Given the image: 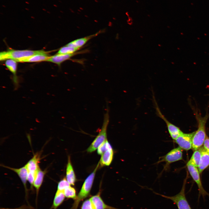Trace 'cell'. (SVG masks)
Here are the masks:
<instances>
[{
    "mask_svg": "<svg viewBox=\"0 0 209 209\" xmlns=\"http://www.w3.org/2000/svg\"><path fill=\"white\" fill-rule=\"evenodd\" d=\"M200 149L201 155L198 168L200 173L201 174L209 166V154L203 146L201 147Z\"/></svg>",
    "mask_w": 209,
    "mask_h": 209,
    "instance_id": "obj_14",
    "label": "cell"
},
{
    "mask_svg": "<svg viewBox=\"0 0 209 209\" xmlns=\"http://www.w3.org/2000/svg\"><path fill=\"white\" fill-rule=\"evenodd\" d=\"M108 107L104 114L102 125L101 129L91 145L87 149L89 152H92L96 150L99 146L107 139V129L109 122V111Z\"/></svg>",
    "mask_w": 209,
    "mask_h": 209,
    "instance_id": "obj_4",
    "label": "cell"
},
{
    "mask_svg": "<svg viewBox=\"0 0 209 209\" xmlns=\"http://www.w3.org/2000/svg\"><path fill=\"white\" fill-rule=\"evenodd\" d=\"M80 49V48L66 45L61 48L59 50L57 54H72L78 51Z\"/></svg>",
    "mask_w": 209,
    "mask_h": 209,
    "instance_id": "obj_23",
    "label": "cell"
},
{
    "mask_svg": "<svg viewBox=\"0 0 209 209\" xmlns=\"http://www.w3.org/2000/svg\"><path fill=\"white\" fill-rule=\"evenodd\" d=\"M47 12L49 14L50 13V12L49 11H47Z\"/></svg>",
    "mask_w": 209,
    "mask_h": 209,
    "instance_id": "obj_35",
    "label": "cell"
},
{
    "mask_svg": "<svg viewBox=\"0 0 209 209\" xmlns=\"http://www.w3.org/2000/svg\"><path fill=\"white\" fill-rule=\"evenodd\" d=\"M51 52L46 51L42 50L32 51L10 49L7 51H3L0 53V60L3 61L10 59L16 61L18 60L26 58L36 54H48Z\"/></svg>",
    "mask_w": 209,
    "mask_h": 209,
    "instance_id": "obj_2",
    "label": "cell"
},
{
    "mask_svg": "<svg viewBox=\"0 0 209 209\" xmlns=\"http://www.w3.org/2000/svg\"><path fill=\"white\" fill-rule=\"evenodd\" d=\"M203 147L209 154V137L207 135L203 144Z\"/></svg>",
    "mask_w": 209,
    "mask_h": 209,
    "instance_id": "obj_29",
    "label": "cell"
},
{
    "mask_svg": "<svg viewBox=\"0 0 209 209\" xmlns=\"http://www.w3.org/2000/svg\"><path fill=\"white\" fill-rule=\"evenodd\" d=\"M45 174V172L42 170L39 167L36 171L33 186L36 190L37 195L43 182Z\"/></svg>",
    "mask_w": 209,
    "mask_h": 209,
    "instance_id": "obj_16",
    "label": "cell"
},
{
    "mask_svg": "<svg viewBox=\"0 0 209 209\" xmlns=\"http://www.w3.org/2000/svg\"><path fill=\"white\" fill-rule=\"evenodd\" d=\"M201 155V151L199 148L194 151L191 158L188 161L198 168L199 163Z\"/></svg>",
    "mask_w": 209,
    "mask_h": 209,
    "instance_id": "obj_22",
    "label": "cell"
},
{
    "mask_svg": "<svg viewBox=\"0 0 209 209\" xmlns=\"http://www.w3.org/2000/svg\"><path fill=\"white\" fill-rule=\"evenodd\" d=\"M48 54H36L28 57L17 60L19 62H36L43 61H46L50 57Z\"/></svg>",
    "mask_w": 209,
    "mask_h": 209,
    "instance_id": "obj_18",
    "label": "cell"
},
{
    "mask_svg": "<svg viewBox=\"0 0 209 209\" xmlns=\"http://www.w3.org/2000/svg\"><path fill=\"white\" fill-rule=\"evenodd\" d=\"M25 2L27 4H29V3L28 1H26Z\"/></svg>",
    "mask_w": 209,
    "mask_h": 209,
    "instance_id": "obj_30",
    "label": "cell"
},
{
    "mask_svg": "<svg viewBox=\"0 0 209 209\" xmlns=\"http://www.w3.org/2000/svg\"><path fill=\"white\" fill-rule=\"evenodd\" d=\"M66 178H64L58 183L57 190L63 191L67 187L70 186Z\"/></svg>",
    "mask_w": 209,
    "mask_h": 209,
    "instance_id": "obj_26",
    "label": "cell"
},
{
    "mask_svg": "<svg viewBox=\"0 0 209 209\" xmlns=\"http://www.w3.org/2000/svg\"><path fill=\"white\" fill-rule=\"evenodd\" d=\"M187 177L184 179L180 192L172 196H168L156 192L155 193L163 197L172 201L177 206L178 209H192L186 198L185 190Z\"/></svg>",
    "mask_w": 209,
    "mask_h": 209,
    "instance_id": "obj_5",
    "label": "cell"
},
{
    "mask_svg": "<svg viewBox=\"0 0 209 209\" xmlns=\"http://www.w3.org/2000/svg\"><path fill=\"white\" fill-rule=\"evenodd\" d=\"M113 149H109L105 152L102 155L99 161L100 166L109 165L113 160Z\"/></svg>",
    "mask_w": 209,
    "mask_h": 209,
    "instance_id": "obj_17",
    "label": "cell"
},
{
    "mask_svg": "<svg viewBox=\"0 0 209 209\" xmlns=\"http://www.w3.org/2000/svg\"><path fill=\"white\" fill-rule=\"evenodd\" d=\"M60 12H63L62 11H60Z\"/></svg>",
    "mask_w": 209,
    "mask_h": 209,
    "instance_id": "obj_36",
    "label": "cell"
},
{
    "mask_svg": "<svg viewBox=\"0 0 209 209\" xmlns=\"http://www.w3.org/2000/svg\"><path fill=\"white\" fill-rule=\"evenodd\" d=\"M53 6H55V7H57V6L56 5H55V4H54V5H53Z\"/></svg>",
    "mask_w": 209,
    "mask_h": 209,
    "instance_id": "obj_31",
    "label": "cell"
},
{
    "mask_svg": "<svg viewBox=\"0 0 209 209\" xmlns=\"http://www.w3.org/2000/svg\"><path fill=\"white\" fill-rule=\"evenodd\" d=\"M195 114L198 126L197 129L195 131L192 139V149L194 151L198 149L203 145L207 135L206 125L209 117V113L207 112L204 117H202L198 112H196Z\"/></svg>",
    "mask_w": 209,
    "mask_h": 209,
    "instance_id": "obj_1",
    "label": "cell"
},
{
    "mask_svg": "<svg viewBox=\"0 0 209 209\" xmlns=\"http://www.w3.org/2000/svg\"><path fill=\"white\" fill-rule=\"evenodd\" d=\"M66 179L70 185H74L76 178L69 156L68 157L66 168Z\"/></svg>",
    "mask_w": 209,
    "mask_h": 209,
    "instance_id": "obj_15",
    "label": "cell"
},
{
    "mask_svg": "<svg viewBox=\"0 0 209 209\" xmlns=\"http://www.w3.org/2000/svg\"><path fill=\"white\" fill-rule=\"evenodd\" d=\"M153 100L157 116L163 120L165 123L169 133L172 139L174 140L183 132L179 128L170 122L161 113L154 95Z\"/></svg>",
    "mask_w": 209,
    "mask_h": 209,
    "instance_id": "obj_7",
    "label": "cell"
},
{
    "mask_svg": "<svg viewBox=\"0 0 209 209\" xmlns=\"http://www.w3.org/2000/svg\"><path fill=\"white\" fill-rule=\"evenodd\" d=\"M25 9L26 10H28V11L29 10V9L28 8H25Z\"/></svg>",
    "mask_w": 209,
    "mask_h": 209,
    "instance_id": "obj_32",
    "label": "cell"
},
{
    "mask_svg": "<svg viewBox=\"0 0 209 209\" xmlns=\"http://www.w3.org/2000/svg\"><path fill=\"white\" fill-rule=\"evenodd\" d=\"M88 51V50H85L78 51L72 54H57L52 56H50V57L46 61L56 64L60 66L62 62L70 59L75 55L80 54L86 53Z\"/></svg>",
    "mask_w": 209,
    "mask_h": 209,
    "instance_id": "obj_10",
    "label": "cell"
},
{
    "mask_svg": "<svg viewBox=\"0 0 209 209\" xmlns=\"http://www.w3.org/2000/svg\"><path fill=\"white\" fill-rule=\"evenodd\" d=\"M195 131L189 133L183 132L174 140L182 149L188 150L192 148V139Z\"/></svg>",
    "mask_w": 209,
    "mask_h": 209,
    "instance_id": "obj_9",
    "label": "cell"
},
{
    "mask_svg": "<svg viewBox=\"0 0 209 209\" xmlns=\"http://www.w3.org/2000/svg\"><path fill=\"white\" fill-rule=\"evenodd\" d=\"M100 165L99 162L93 171L90 174L85 180L81 188L77 195L76 198L70 209H77L80 202L88 197L93 184L96 173Z\"/></svg>",
    "mask_w": 209,
    "mask_h": 209,
    "instance_id": "obj_3",
    "label": "cell"
},
{
    "mask_svg": "<svg viewBox=\"0 0 209 209\" xmlns=\"http://www.w3.org/2000/svg\"><path fill=\"white\" fill-rule=\"evenodd\" d=\"M39 156L38 154H35L26 164L28 171L35 172L39 167L38 164Z\"/></svg>",
    "mask_w": 209,
    "mask_h": 209,
    "instance_id": "obj_19",
    "label": "cell"
},
{
    "mask_svg": "<svg viewBox=\"0 0 209 209\" xmlns=\"http://www.w3.org/2000/svg\"><path fill=\"white\" fill-rule=\"evenodd\" d=\"M35 172L28 171L27 181L29 183L31 186H33V184L35 179Z\"/></svg>",
    "mask_w": 209,
    "mask_h": 209,
    "instance_id": "obj_28",
    "label": "cell"
},
{
    "mask_svg": "<svg viewBox=\"0 0 209 209\" xmlns=\"http://www.w3.org/2000/svg\"><path fill=\"white\" fill-rule=\"evenodd\" d=\"M17 62L13 60L9 59L6 60L5 63L6 67L14 75L15 78L14 81L16 85L17 84V80L16 77L17 68Z\"/></svg>",
    "mask_w": 209,
    "mask_h": 209,
    "instance_id": "obj_20",
    "label": "cell"
},
{
    "mask_svg": "<svg viewBox=\"0 0 209 209\" xmlns=\"http://www.w3.org/2000/svg\"><path fill=\"white\" fill-rule=\"evenodd\" d=\"M42 10H43L44 11H46V10L45 9H44V8H43V9H42Z\"/></svg>",
    "mask_w": 209,
    "mask_h": 209,
    "instance_id": "obj_33",
    "label": "cell"
},
{
    "mask_svg": "<svg viewBox=\"0 0 209 209\" xmlns=\"http://www.w3.org/2000/svg\"><path fill=\"white\" fill-rule=\"evenodd\" d=\"M81 209H94L90 198L86 199L83 202Z\"/></svg>",
    "mask_w": 209,
    "mask_h": 209,
    "instance_id": "obj_27",
    "label": "cell"
},
{
    "mask_svg": "<svg viewBox=\"0 0 209 209\" xmlns=\"http://www.w3.org/2000/svg\"><path fill=\"white\" fill-rule=\"evenodd\" d=\"M66 197L75 199L77 196L75 188L70 186L65 189L63 191Z\"/></svg>",
    "mask_w": 209,
    "mask_h": 209,
    "instance_id": "obj_24",
    "label": "cell"
},
{
    "mask_svg": "<svg viewBox=\"0 0 209 209\" xmlns=\"http://www.w3.org/2000/svg\"><path fill=\"white\" fill-rule=\"evenodd\" d=\"M2 6H3V7H4V8H5V7H6V6H5V5H3Z\"/></svg>",
    "mask_w": 209,
    "mask_h": 209,
    "instance_id": "obj_34",
    "label": "cell"
},
{
    "mask_svg": "<svg viewBox=\"0 0 209 209\" xmlns=\"http://www.w3.org/2000/svg\"><path fill=\"white\" fill-rule=\"evenodd\" d=\"M186 166L189 172L197 185L199 197L201 196L203 197L207 195L209 196V194L206 191L203 187L200 176V173L198 168L189 161L187 163Z\"/></svg>",
    "mask_w": 209,
    "mask_h": 209,
    "instance_id": "obj_8",
    "label": "cell"
},
{
    "mask_svg": "<svg viewBox=\"0 0 209 209\" xmlns=\"http://www.w3.org/2000/svg\"><path fill=\"white\" fill-rule=\"evenodd\" d=\"M90 198L94 209H117L108 205L105 203L101 197L100 191Z\"/></svg>",
    "mask_w": 209,
    "mask_h": 209,
    "instance_id": "obj_11",
    "label": "cell"
},
{
    "mask_svg": "<svg viewBox=\"0 0 209 209\" xmlns=\"http://www.w3.org/2000/svg\"><path fill=\"white\" fill-rule=\"evenodd\" d=\"M103 31V30H100L93 35L77 39L69 42L66 45L81 49L82 47L85 44L90 40L102 33Z\"/></svg>",
    "mask_w": 209,
    "mask_h": 209,
    "instance_id": "obj_12",
    "label": "cell"
},
{
    "mask_svg": "<svg viewBox=\"0 0 209 209\" xmlns=\"http://www.w3.org/2000/svg\"><path fill=\"white\" fill-rule=\"evenodd\" d=\"M111 149H112L111 146L107 139L99 146L97 153L99 155H102L106 151Z\"/></svg>",
    "mask_w": 209,
    "mask_h": 209,
    "instance_id": "obj_25",
    "label": "cell"
},
{
    "mask_svg": "<svg viewBox=\"0 0 209 209\" xmlns=\"http://www.w3.org/2000/svg\"><path fill=\"white\" fill-rule=\"evenodd\" d=\"M2 166L12 170L17 174L23 184L26 191V192L27 191L26 188V182L27 181L28 171L26 165L24 166L19 168H12L3 165H2Z\"/></svg>",
    "mask_w": 209,
    "mask_h": 209,
    "instance_id": "obj_13",
    "label": "cell"
},
{
    "mask_svg": "<svg viewBox=\"0 0 209 209\" xmlns=\"http://www.w3.org/2000/svg\"><path fill=\"white\" fill-rule=\"evenodd\" d=\"M183 149L179 147L172 149L164 156L160 157L157 163L165 162L163 170H167L172 163L183 160Z\"/></svg>",
    "mask_w": 209,
    "mask_h": 209,
    "instance_id": "obj_6",
    "label": "cell"
},
{
    "mask_svg": "<svg viewBox=\"0 0 209 209\" xmlns=\"http://www.w3.org/2000/svg\"><path fill=\"white\" fill-rule=\"evenodd\" d=\"M65 197L63 191L57 190L53 199L54 209H56L63 203Z\"/></svg>",
    "mask_w": 209,
    "mask_h": 209,
    "instance_id": "obj_21",
    "label": "cell"
}]
</instances>
